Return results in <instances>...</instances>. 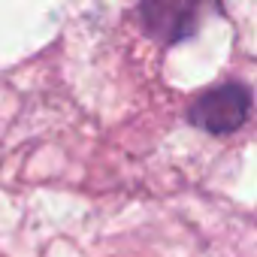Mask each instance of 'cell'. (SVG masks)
Masks as SVG:
<instances>
[{"mask_svg":"<svg viewBox=\"0 0 257 257\" xmlns=\"http://www.w3.org/2000/svg\"><path fill=\"white\" fill-rule=\"evenodd\" d=\"M248 115H251V94L239 82H227L200 94L188 112L191 124L209 134H233L248 121Z\"/></svg>","mask_w":257,"mask_h":257,"instance_id":"cell-1","label":"cell"},{"mask_svg":"<svg viewBox=\"0 0 257 257\" xmlns=\"http://www.w3.org/2000/svg\"><path fill=\"white\" fill-rule=\"evenodd\" d=\"M209 0H143L140 16L146 31L161 43H182L188 40L203 19Z\"/></svg>","mask_w":257,"mask_h":257,"instance_id":"cell-2","label":"cell"}]
</instances>
